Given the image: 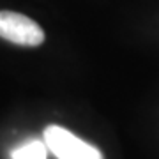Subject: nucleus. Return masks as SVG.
<instances>
[{"label": "nucleus", "instance_id": "obj_3", "mask_svg": "<svg viewBox=\"0 0 159 159\" xmlns=\"http://www.w3.org/2000/svg\"><path fill=\"white\" fill-rule=\"evenodd\" d=\"M48 157V147L44 142L34 140L18 147L16 150H12L11 159H46Z\"/></svg>", "mask_w": 159, "mask_h": 159}, {"label": "nucleus", "instance_id": "obj_1", "mask_svg": "<svg viewBox=\"0 0 159 159\" xmlns=\"http://www.w3.org/2000/svg\"><path fill=\"white\" fill-rule=\"evenodd\" d=\"M44 143L57 159H102V154L90 143L80 140L71 131L60 125H48L44 129Z\"/></svg>", "mask_w": 159, "mask_h": 159}, {"label": "nucleus", "instance_id": "obj_2", "mask_svg": "<svg viewBox=\"0 0 159 159\" xmlns=\"http://www.w3.org/2000/svg\"><path fill=\"white\" fill-rule=\"evenodd\" d=\"M0 37L20 46L44 43V32L34 20L12 11H0Z\"/></svg>", "mask_w": 159, "mask_h": 159}]
</instances>
